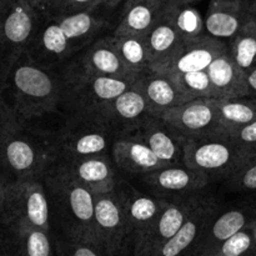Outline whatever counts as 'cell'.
I'll return each instance as SVG.
<instances>
[{
  "instance_id": "cell-24",
  "label": "cell",
  "mask_w": 256,
  "mask_h": 256,
  "mask_svg": "<svg viewBox=\"0 0 256 256\" xmlns=\"http://www.w3.org/2000/svg\"><path fill=\"white\" fill-rule=\"evenodd\" d=\"M138 84L144 92L150 112L155 116H159L166 110L189 102L172 78L164 72L155 70L142 72L138 78Z\"/></svg>"
},
{
  "instance_id": "cell-48",
  "label": "cell",
  "mask_w": 256,
  "mask_h": 256,
  "mask_svg": "<svg viewBox=\"0 0 256 256\" xmlns=\"http://www.w3.org/2000/svg\"><path fill=\"white\" fill-rule=\"evenodd\" d=\"M179 2H182V4H192V2H198V0H178Z\"/></svg>"
},
{
  "instance_id": "cell-8",
  "label": "cell",
  "mask_w": 256,
  "mask_h": 256,
  "mask_svg": "<svg viewBox=\"0 0 256 256\" xmlns=\"http://www.w3.org/2000/svg\"><path fill=\"white\" fill-rule=\"evenodd\" d=\"M64 78L66 114L76 110H100L105 104L132 88L139 75L105 76L62 72Z\"/></svg>"
},
{
  "instance_id": "cell-49",
  "label": "cell",
  "mask_w": 256,
  "mask_h": 256,
  "mask_svg": "<svg viewBox=\"0 0 256 256\" xmlns=\"http://www.w3.org/2000/svg\"><path fill=\"white\" fill-rule=\"evenodd\" d=\"M252 14H255V15H256V2H255L254 8H252Z\"/></svg>"
},
{
  "instance_id": "cell-26",
  "label": "cell",
  "mask_w": 256,
  "mask_h": 256,
  "mask_svg": "<svg viewBox=\"0 0 256 256\" xmlns=\"http://www.w3.org/2000/svg\"><path fill=\"white\" fill-rule=\"evenodd\" d=\"M112 158L115 166L132 174H149L166 166L149 146L126 136H118L112 144Z\"/></svg>"
},
{
  "instance_id": "cell-34",
  "label": "cell",
  "mask_w": 256,
  "mask_h": 256,
  "mask_svg": "<svg viewBox=\"0 0 256 256\" xmlns=\"http://www.w3.org/2000/svg\"><path fill=\"white\" fill-rule=\"evenodd\" d=\"M172 20L184 42L205 34L204 18L192 4H182L178 0L172 6Z\"/></svg>"
},
{
  "instance_id": "cell-18",
  "label": "cell",
  "mask_w": 256,
  "mask_h": 256,
  "mask_svg": "<svg viewBox=\"0 0 256 256\" xmlns=\"http://www.w3.org/2000/svg\"><path fill=\"white\" fill-rule=\"evenodd\" d=\"M142 180L152 192H156L158 196L182 198L202 190L212 179L204 172L180 164L164 166L145 174Z\"/></svg>"
},
{
  "instance_id": "cell-50",
  "label": "cell",
  "mask_w": 256,
  "mask_h": 256,
  "mask_svg": "<svg viewBox=\"0 0 256 256\" xmlns=\"http://www.w3.org/2000/svg\"><path fill=\"white\" fill-rule=\"evenodd\" d=\"M196 256H199V255H196Z\"/></svg>"
},
{
  "instance_id": "cell-36",
  "label": "cell",
  "mask_w": 256,
  "mask_h": 256,
  "mask_svg": "<svg viewBox=\"0 0 256 256\" xmlns=\"http://www.w3.org/2000/svg\"><path fill=\"white\" fill-rule=\"evenodd\" d=\"M226 185L236 192L256 190V155L226 179Z\"/></svg>"
},
{
  "instance_id": "cell-5",
  "label": "cell",
  "mask_w": 256,
  "mask_h": 256,
  "mask_svg": "<svg viewBox=\"0 0 256 256\" xmlns=\"http://www.w3.org/2000/svg\"><path fill=\"white\" fill-rule=\"evenodd\" d=\"M256 152L244 148L226 132L186 139L184 164L212 178H228L249 162Z\"/></svg>"
},
{
  "instance_id": "cell-28",
  "label": "cell",
  "mask_w": 256,
  "mask_h": 256,
  "mask_svg": "<svg viewBox=\"0 0 256 256\" xmlns=\"http://www.w3.org/2000/svg\"><path fill=\"white\" fill-rule=\"evenodd\" d=\"M99 10V9H98ZM98 10L76 12V14L52 16L56 19L64 34L72 42L78 52L89 46L109 26V22L98 14Z\"/></svg>"
},
{
  "instance_id": "cell-27",
  "label": "cell",
  "mask_w": 256,
  "mask_h": 256,
  "mask_svg": "<svg viewBox=\"0 0 256 256\" xmlns=\"http://www.w3.org/2000/svg\"><path fill=\"white\" fill-rule=\"evenodd\" d=\"M206 70L216 99L248 96L245 72L234 62L229 49L218 56Z\"/></svg>"
},
{
  "instance_id": "cell-15",
  "label": "cell",
  "mask_w": 256,
  "mask_h": 256,
  "mask_svg": "<svg viewBox=\"0 0 256 256\" xmlns=\"http://www.w3.org/2000/svg\"><path fill=\"white\" fill-rule=\"evenodd\" d=\"M256 220V206H236L222 210L215 208L202 232L192 256H212L225 240L239 232Z\"/></svg>"
},
{
  "instance_id": "cell-45",
  "label": "cell",
  "mask_w": 256,
  "mask_h": 256,
  "mask_svg": "<svg viewBox=\"0 0 256 256\" xmlns=\"http://www.w3.org/2000/svg\"><path fill=\"white\" fill-rule=\"evenodd\" d=\"M172 2V0H125L124 6H122V10L128 9L132 5L138 4V2Z\"/></svg>"
},
{
  "instance_id": "cell-9",
  "label": "cell",
  "mask_w": 256,
  "mask_h": 256,
  "mask_svg": "<svg viewBox=\"0 0 256 256\" xmlns=\"http://www.w3.org/2000/svg\"><path fill=\"white\" fill-rule=\"evenodd\" d=\"M95 236L104 256H134V240L116 190L95 195Z\"/></svg>"
},
{
  "instance_id": "cell-7",
  "label": "cell",
  "mask_w": 256,
  "mask_h": 256,
  "mask_svg": "<svg viewBox=\"0 0 256 256\" xmlns=\"http://www.w3.org/2000/svg\"><path fill=\"white\" fill-rule=\"evenodd\" d=\"M42 19L26 0H18L0 15V90L10 70L26 52Z\"/></svg>"
},
{
  "instance_id": "cell-46",
  "label": "cell",
  "mask_w": 256,
  "mask_h": 256,
  "mask_svg": "<svg viewBox=\"0 0 256 256\" xmlns=\"http://www.w3.org/2000/svg\"><path fill=\"white\" fill-rule=\"evenodd\" d=\"M0 256H12L9 249H8L6 244H5L2 236H0Z\"/></svg>"
},
{
  "instance_id": "cell-3",
  "label": "cell",
  "mask_w": 256,
  "mask_h": 256,
  "mask_svg": "<svg viewBox=\"0 0 256 256\" xmlns=\"http://www.w3.org/2000/svg\"><path fill=\"white\" fill-rule=\"evenodd\" d=\"M0 152L12 182L42 179L59 162L55 135L20 122L0 102Z\"/></svg>"
},
{
  "instance_id": "cell-35",
  "label": "cell",
  "mask_w": 256,
  "mask_h": 256,
  "mask_svg": "<svg viewBox=\"0 0 256 256\" xmlns=\"http://www.w3.org/2000/svg\"><path fill=\"white\" fill-rule=\"evenodd\" d=\"M256 244V220L219 245L212 256H250Z\"/></svg>"
},
{
  "instance_id": "cell-38",
  "label": "cell",
  "mask_w": 256,
  "mask_h": 256,
  "mask_svg": "<svg viewBox=\"0 0 256 256\" xmlns=\"http://www.w3.org/2000/svg\"><path fill=\"white\" fill-rule=\"evenodd\" d=\"M102 8L100 0H52L46 16H62Z\"/></svg>"
},
{
  "instance_id": "cell-40",
  "label": "cell",
  "mask_w": 256,
  "mask_h": 256,
  "mask_svg": "<svg viewBox=\"0 0 256 256\" xmlns=\"http://www.w3.org/2000/svg\"><path fill=\"white\" fill-rule=\"evenodd\" d=\"M10 184H12V176H10L6 165H5L4 159H2V152H0V204H2V199L5 190H6V188L9 186Z\"/></svg>"
},
{
  "instance_id": "cell-6",
  "label": "cell",
  "mask_w": 256,
  "mask_h": 256,
  "mask_svg": "<svg viewBox=\"0 0 256 256\" xmlns=\"http://www.w3.org/2000/svg\"><path fill=\"white\" fill-rule=\"evenodd\" d=\"M15 224L52 234L49 202L42 179L19 180L6 188L0 204V226Z\"/></svg>"
},
{
  "instance_id": "cell-21",
  "label": "cell",
  "mask_w": 256,
  "mask_h": 256,
  "mask_svg": "<svg viewBox=\"0 0 256 256\" xmlns=\"http://www.w3.org/2000/svg\"><path fill=\"white\" fill-rule=\"evenodd\" d=\"M69 169L72 176L86 188L92 195L114 192L118 179L112 156H86L60 160Z\"/></svg>"
},
{
  "instance_id": "cell-25",
  "label": "cell",
  "mask_w": 256,
  "mask_h": 256,
  "mask_svg": "<svg viewBox=\"0 0 256 256\" xmlns=\"http://www.w3.org/2000/svg\"><path fill=\"white\" fill-rule=\"evenodd\" d=\"M172 2L165 9L162 16L145 35L149 48L152 70H159L160 68L164 66L179 49L180 45L184 42L172 20Z\"/></svg>"
},
{
  "instance_id": "cell-39",
  "label": "cell",
  "mask_w": 256,
  "mask_h": 256,
  "mask_svg": "<svg viewBox=\"0 0 256 256\" xmlns=\"http://www.w3.org/2000/svg\"><path fill=\"white\" fill-rule=\"evenodd\" d=\"M226 134L244 148L256 152V120L238 129L229 130Z\"/></svg>"
},
{
  "instance_id": "cell-10",
  "label": "cell",
  "mask_w": 256,
  "mask_h": 256,
  "mask_svg": "<svg viewBox=\"0 0 256 256\" xmlns=\"http://www.w3.org/2000/svg\"><path fill=\"white\" fill-rule=\"evenodd\" d=\"M76 54L78 50L64 34L56 19L42 16L22 56L40 66L62 72Z\"/></svg>"
},
{
  "instance_id": "cell-44",
  "label": "cell",
  "mask_w": 256,
  "mask_h": 256,
  "mask_svg": "<svg viewBox=\"0 0 256 256\" xmlns=\"http://www.w3.org/2000/svg\"><path fill=\"white\" fill-rule=\"evenodd\" d=\"M18 0H0V15L9 10Z\"/></svg>"
},
{
  "instance_id": "cell-30",
  "label": "cell",
  "mask_w": 256,
  "mask_h": 256,
  "mask_svg": "<svg viewBox=\"0 0 256 256\" xmlns=\"http://www.w3.org/2000/svg\"><path fill=\"white\" fill-rule=\"evenodd\" d=\"M109 36L120 59L130 72L134 74H142L152 70L149 48L144 35L112 32Z\"/></svg>"
},
{
  "instance_id": "cell-11",
  "label": "cell",
  "mask_w": 256,
  "mask_h": 256,
  "mask_svg": "<svg viewBox=\"0 0 256 256\" xmlns=\"http://www.w3.org/2000/svg\"><path fill=\"white\" fill-rule=\"evenodd\" d=\"M119 136L132 138L142 142L149 146L166 166L184 164L186 138L162 118L152 115L136 128Z\"/></svg>"
},
{
  "instance_id": "cell-17",
  "label": "cell",
  "mask_w": 256,
  "mask_h": 256,
  "mask_svg": "<svg viewBox=\"0 0 256 256\" xmlns=\"http://www.w3.org/2000/svg\"><path fill=\"white\" fill-rule=\"evenodd\" d=\"M228 49L229 45L224 40L216 39L205 32L200 36L182 42L172 59L155 72L175 74L206 70L209 65Z\"/></svg>"
},
{
  "instance_id": "cell-14",
  "label": "cell",
  "mask_w": 256,
  "mask_h": 256,
  "mask_svg": "<svg viewBox=\"0 0 256 256\" xmlns=\"http://www.w3.org/2000/svg\"><path fill=\"white\" fill-rule=\"evenodd\" d=\"M62 72L122 78L139 75L125 66L109 35L98 38L89 46L80 50Z\"/></svg>"
},
{
  "instance_id": "cell-4",
  "label": "cell",
  "mask_w": 256,
  "mask_h": 256,
  "mask_svg": "<svg viewBox=\"0 0 256 256\" xmlns=\"http://www.w3.org/2000/svg\"><path fill=\"white\" fill-rule=\"evenodd\" d=\"M118 134L99 110H76L65 115L55 132L60 160L86 156H112Z\"/></svg>"
},
{
  "instance_id": "cell-29",
  "label": "cell",
  "mask_w": 256,
  "mask_h": 256,
  "mask_svg": "<svg viewBox=\"0 0 256 256\" xmlns=\"http://www.w3.org/2000/svg\"><path fill=\"white\" fill-rule=\"evenodd\" d=\"M172 2H138L122 10V20L112 32L115 34L146 35Z\"/></svg>"
},
{
  "instance_id": "cell-20",
  "label": "cell",
  "mask_w": 256,
  "mask_h": 256,
  "mask_svg": "<svg viewBox=\"0 0 256 256\" xmlns=\"http://www.w3.org/2000/svg\"><path fill=\"white\" fill-rule=\"evenodd\" d=\"M218 205L210 200L200 199L179 232L165 244L148 256H192L202 232Z\"/></svg>"
},
{
  "instance_id": "cell-23",
  "label": "cell",
  "mask_w": 256,
  "mask_h": 256,
  "mask_svg": "<svg viewBox=\"0 0 256 256\" xmlns=\"http://www.w3.org/2000/svg\"><path fill=\"white\" fill-rule=\"evenodd\" d=\"M0 236L12 256H56L50 232L28 225H2Z\"/></svg>"
},
{
  "instance_id": "cell-31",
  "label": "cell",
  "mask_w": 256,
  "mask_h": 256,
  "mask_svg": "<svg viewBox=\"0 0 256 256\" xmlns=\"http://www.w3.org/2000/svg\"><path fill=\"white\" fill-rule=\"evenodd\" d=\"M212 102L225 132L244 126L256 120V99L254 98H212Z\"/></svg>"
},
{
  "instance_id": "cell-43",
  "label": "cell",
  "mask_w": 256,
  "mask_h": 256,
  "mask_svg": "<svg viewBox=\"0 0 256 256\" xmlns=\"http://www.w3.org/2000/svg\"><path fill=\"white\" fill-rule=\"evenodd\" d=\"M124 2L125 0H100V4H102V8H105V9H116L119 4Z\"/></svg>"
},
{
  "instance_id": "cell-32",
  "label": "cell",
  "mask_w": 256,
  "mask_h": 256,
  "mask_svg": "<svg viewBox=\"0 0 256 256\" xmlns=\"http://www.w3.org/2000/svg\"><path fill=\"white\" fill-rule=\"evenodd\" d=\"M229 54L246 74L256 66V15L244 25L239 34L230 40Z\"/></svg>"
},
{
  "instance_id": "cell-2",
  "label": "cell",
  "mask_w": 256,
  "mask_h": 256,
  "mask_svg": "<svg viewBox=\"0 0 256 256\" xmlns=\"http://www.w3.org/2000/svg\"><path fill=\"white\" fill-rule=\"evenodd\" d=\"M50 210L52 234L96 246L95 196L58 162L42 176Z\"/></svg>"
},
{
  "instance_id": "cell-47",
  "label": "cell",
  "mask_w": 256,
  "mask_h": 256,
  "mask_svg": "<svg viewBox=\"0 0 256 256\" xmlns=\"http://www.w3.org/2000/svg\"><path fill=\"white\" fill-rule=\"evenodd\" d=\"M236 2H242V5H245V6H246L248 9H249L250 12H252V8H254V5H255V2H256V0H236Z\"/></svg>"
},
{
  "instance_id": "cell-41",
  "label": "cell",
  "mask_w": 256,
  "mask_h": 256,
  "mask_svg": "<svg viewBox=\"0 0 256 256\" xmlns=\"http://www.w3.org/2000/svg\"><path fill=\"white\" fill-rule=\"evenodd\" d=\"M245 82H246L248 96L256 99V66L245 74Z\"/></svg>"
},
{
  "instance_id": "cell-42",
  "label": "cell",
  "mask_w": 256,
  "mask_h": 256,
  "mask_svg": "<svg viewBox=\"0 0 256 256\" xmlns=\"http://www.w3.org/2000/svg\"><path fill=\"white\" fill-rule=\"evenodd\" d=\"M35 10L39 12L42 16H46L48 12H49V6L52 4V0H26Z\"/></svg>"
},
{
  "instance_id": "cell-16",
  "label": "cell",
  "mask_w": 256,
  "mask_h": 256,
  "mask_svg": "<svg viewBox=\"0 0 256 256\" xmlns=\"http://www.w3.org/2000/svg\"><path fill=\"white\" fill-rule=\"evenodd\" d=\"M199 200V196H192V195L169 200L149 232L136 245L134 256L150 255L168 240L172 239L186 222Z\"/></svg>"
},
{
  "instance_id": "cell-33",
  "label": "cell",
  "mask_w": 256,
  "mask_h": 256,
  "mask_svg": "<svg viewBox=\"0 0 256 256\" xmlns=\"http://www.w3.org/2000/svg\"><path fill=\"white\" fill-rule=\"evenodd\" d=\"M189 100L212 99L215 98L214 89L210 82L208 70L189 72L168 74Z\"/></svg>"
},
{
  "instance_id": "cell-37",
  "label": "cell",
  "mask_w": 256,
  "mask_h": 256,
  "mask_svg": "<svg viewBox=\"0 0 256 256\" xmlns=\"http://www.w3.org/2000/svg\"><path fill=\"white\" fill-rule=\"evenodd\" d=\"M56 256H104L96 246L89 242L69 240L59 235L52 234Z\"/></svg>"
},
{
  "instance_id": "cell-1",
  "label": "cell",
  "mask_w": 256,
  "mask_h": 256,
  "mask_svg": "<svg viewBox=\"0 0 256 256\" xmlns=\"http://www.w3.org/2000/svg\"><path fill=\"white\" fill-rule=\"evenodd\" d=\"M0 102L22 124L49 132L46 122L54 115H66L62 72L40 66L22 56L8 75Z\"/></svg>"
},
{
  "instance_id": "cell-12",
  "label": "cell",
  "mask_w": 256,
  "mask_h": 256,
  "mask_svg": "<svg viewBox=\"0 0 256 256\" xmlns=\"http://www.w3.org/2000/svg\"><path fill=\"white\" fill-rule=\"evenodd\" d=\"M186 139L225 132L212 99H195L159 115Z\"/></svg>"
},
{
  "instance_id": "cell-13",
  "label": "cell",
  "mask_w": 256,
  "mask_h": 256,
  "mask_svg": "<svg viewBox=\"0 0 256 256\" xmlns=\"http://www.w3.org/2000/svg\"><path fill=\"white\" fill-rule=\"evenodd\" d=\"M115 190L122 200L128 225L136 248L155 224L169 199L139 192L124 180H118Z\"/></svg>"
},
{
  "instance_id": "cell-19",
  "label": "cell",
  "mask_w": 256,
  "mask_h": 256,
  "mask_svg": "<svg viewBox=\"0 0 256 256\" xmlns=\"http://www.w3.org/2000/svg\"><path fill=\"white\" fill-rule=\"evenodd\" d=\"M99 112L118 136L136 128L152 115L138 80L132 88L105 104Z\"/></svg>"
},
{
  "instance_id": "cell-22",
  "label": "cell",
  "mask_w": 256,
  "mask_h": 256,
  "mask_svg": "<svg viewBox=\"0 0 256 256\" xmlns=\"http://www.w3.org/2000/svg\"><path fill=\"white\" fill-rule=\"evenodd\" d=\"M252 12L236 0H210L204 16L205 32L220 40H232L244 25L252 19Z\"/></svg>"
}]
</instances>
